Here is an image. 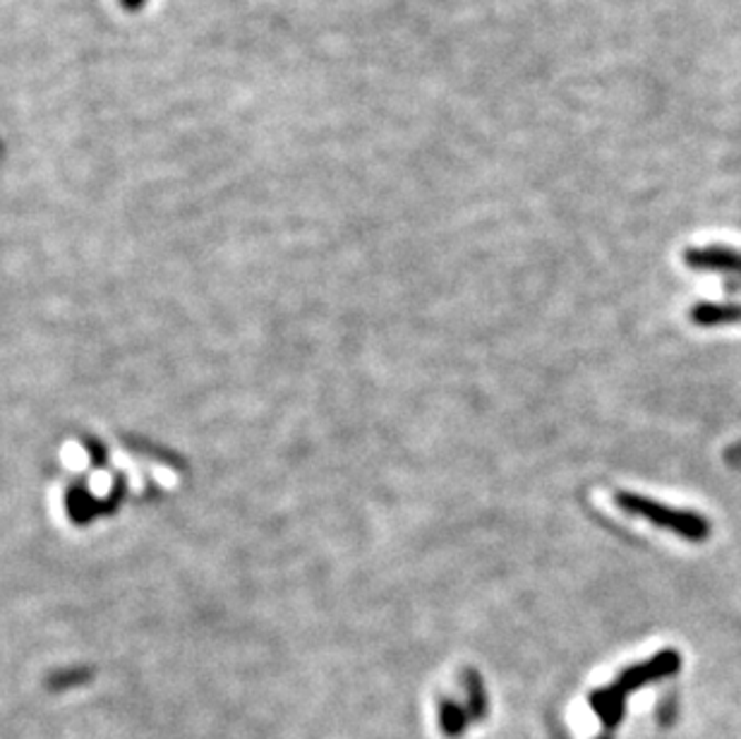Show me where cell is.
<instances>
[{"instance_id":"cell-1","label":"cell","mask_w":741,"mask_h":739,"mask_svg":"<svg viewBox=\"0 0 741 739\" xmlns=\"http://www.w3.org/2000/svg\"><path fill=\"white\" fill-rule=\"evenodd\" d=\"M617 504L627 514L641 516L650 521V524H656L658 528L670 531L689 543H703L710 538V533H713L706 516L687 510H672V506L644 495H636V492H617Z\"/></svg>"},{"instance_id":"cell-2","label":"cell","mask_w":741,"mask_h":739,"mask_svg":"<svg viewBox=\"0 0 741 739\" xmlns=\"http://www.w3.org/2000/svg\"><path fill=\"white\" fill-rule=\"evenodd\" d=\"M679 668H681V658H679L677 650H662V654H658L652 660L638 663V665H634V668L624 670L619 675L617 687L624 694H629V691L641 689V687H646L650 682H656V679L675 675Z\"/></svg>"},{"instance_id":"cell-3","label":"cell","mask_w":741,"mask_h":739,"mask_svg":"<svg viewBox=\"0 0 741 739\" xmlns=\"http://www.w3.org/2000/svg\"><path fill=\"white\" fill-rule=\"evenodd\" d=\"M685 263L699 271H718L728 279H739L741 286V250L728 245H708V248H691L685 253Z\"/></svg>"},{"instance_id":"cell-4","label":"cell","mask_w":741,"mask_h":739,"mask_svg":"<svg viewBox=\"0 0 741 739\" xmlns=\"http://www.w3.org/2000/svg\"><path fill=\"white\" fill-rule=\"evenodd\" d=\"M691 322L699 327L741 322V302H701L691 310Z\"/></svg>"},{"instance_id":"cell-5","label":"cell","mask_w":741,"mask_h":739,"mask_svg":"<svg viewBox=\"0 0 741 739\" xmlns=\"http://www.w3.org/2000/svg\"><path fill=\"white\" fill-rule=\"evenodd\" d=\"M624 697H627V694H624L617 685L590 694V706L598 711L607 730L619 726V720L624 716Z\"/></svg>"},{"instance_id":"cell-6","label":"cell","mask_w":741,"mask_h":739,"mask_svg":"<svg viewBox=\"0 0 741 739\" xmlns=\"http://www.w3.org/2000/svg\"><path fill=\"white\" fill-rule=\"evenodd\" d=\"M466 691H469V711L473 720H483L487 714V694L481 682V675L466 673Z\"/></svg>"},{"instance_id":"cell-7","label":"cell","mask_w":741,"mask_h":739,"mask_svg":"<svg viewBox=\"0 0 741 739\" xmlns=\"http://www.w3.org/2000/svg\"><path fill=\"white\" fill-rule=\"evenodd\" d=\"M466 714H463V708L456 706L454 701H444L442 704V730L446 735H461L463 730H466Z\"/></svg>"},{"instance_id":"cell-8","label":"cell","mask_w":741,"mask_h":739,"mask_svg":"<svg viewBox=\"0 0 741 739\" xmlns=\"http://www.w3.org/2000/svg\"><path fill=\"white\" fill-rule=\"evenodd\" d=\"M724 459H728L730 463H734V466H741V442L730 447V452L724 454Z\"/></svg>"},{"instance_id":"cell-9","label":"cell","mask_w":741,"mask_h":739,"mask_svg":"<svg viewBox=\"0 0 741 739\" xmlns=\"http://www.w3.org/2000/svg\"><path fill=\"white\" fill-rule=\"evenodd\" d=\"M123 3H125L130 10H137V8H140V3H142V0H123Z\"/></svg>"}]
</instances>
